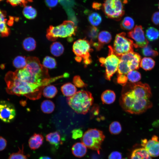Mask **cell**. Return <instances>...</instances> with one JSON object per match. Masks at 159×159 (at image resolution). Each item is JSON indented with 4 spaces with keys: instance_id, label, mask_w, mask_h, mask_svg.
Here are the masks:
<instances>
[{
    "instance_id": "7a4b0ae2",
    "label": "cell",
    "mask_w": 159,
    "mask_h": 159,
    "mask_svg": "<svg viewBox=\"0 0 159 159\" xmlns=\"http://www.w3.org/2000/svg\"><path fill=\"white\" fill-rule=\"evenodd\" d=\"M119 102L122 109L131 114H139L152 107L150 99L138 98L134 95L128 82L123 86Z\"/></svg>"
},
{
    "instance_id": "db71d44e",
    "label": "cell",
    "mask_w": 159,
    "mask_h": 159,
    "mask_svg": "<svg viewBox=\"0 0 159 159\" xmlns=\"http://www.w3.org/2000/svg\"><path fill=\"white\" fill-rule=\"evenodd\" d=\"M61 0H59V1H61Z\"/></svg>"
},
{
    "instance_id": "3957f363",
    "label": "cell",
    "mask_w": 159,
    "mask_h": 159,
    "mask_svg": "<svg viewBox=\"0 0 159 159\" xmlns=\"http://www.w3.org/2000/svg\"><path fill=\"white\" fill-rule=\"evenodd\" d=\"M69 106L78 114H85L93 104L94 99L90 92L81 90L67 98Z\"/></svg>"
},
{
    "instance_id": "7402d4cb",
    "label": "cell",
    "mask_w": 159,
    "mask_h": 159,
    "mask_svg": "<svg viewBox=\"0 0 159 159\" xmlns=\"http://www.w3.org/2000/svg\"><path fill=\"white\" fill-rule=\"evenodd\" d=\"M64 50V48L63 45L59 42H54L50 46V52L52 55L56 57L61 55L63 53Z\"/></svg>"
},
{
    "instance_id": "816d5d0a",
    "label": "cell",
    "mask_w": 159,
    "mask_h": 159,
    "mask_svg": "<svg viewBox=\"0 0 159 159\" xmlns=\"http://www.w3.org/2000/svg\"><path fill=\"white\" fill-rule=\"evenodd\" d=\"M158 7H159V5H158Z\"/></svg>"
},
{
    "instance_id": "52a82bcc",
    "label": "cell",
    "mask_w": 159,
    "mask_h": 159,
    "mask_svg": "<svg viewBox=\"0 0 159 159\" xmlns=\"http://www.w3.org/2000/svg\"><path fill=\"white\" fill-rule=\"evenodd\" d=\"M127 2V0H105L102 8L107 17L119 21L125 14L124 4Z\"/></svg>"
},
{
    "instance_id": "5b68a950",
    "label": "cell",
    "mask_w": 159,
    "mask_h": 159,
    "mask_svg": "<svg viewBox=\"0 0 159 159\" xmlns=\"http://www.w3.org/2000/svg\"><path fill=\"white\" fill-rule=\"evenodd\" d=\"M120 58L118 74L126 75L130 71L139 68L141 57L138 53L131 52L122 55Z\"/></svg>"
},
{
    "instance_id": "4fadbf2b",
    "label": "cell",
    "mask_w": 159,
    "mask_h": 159,
    "mask_svg": "<svg viewBox=\"0 0 159 159\" xmlns=\"http://www.w3.org/2000/svg\"><path fill=\"white\" fill-rule=\"evenodd\" d=\"M127 35L135 42L134 43L135 48H143L148 44V42L141 25L136 26L132 30L128 33Z\"/></svg>"
},
{
    "instance_id": "ac0fdd59",
    "label": "cell",
    "mask_w": 159,
    "mask_h": 159,
    "mask_svg": "<svg viewBox=\"0 0 159 159\" xmlns=\"http://www.w3.org/2000/svg\"><path fill=\"white\" fill-rule=\"evenodd\" d=\"M72 151L75 156L79 158H82L87 152V147L82 142H77L72 146Z\"/></svg>"
},
{
    "instance_id": "8d00e7d4",
    "label": "cell",
    "mask_w": 159,
    "mask_h": 159,
    "mask_svg": "<svg viewBox=\"0 0 159 159\" xmlns=\"http://www.w3.org/2000/svg\"><path fill=\"white\" fill-rule=\"evenodd\" d=\"M109 130L110 133L112 134H118L121 132L122 130L121 124L118 122L113 121L110 125Z\"/></svg>"
},
{
    "instance_id": "74e56055",
    "label": "cell",
    "mask_w": 159,
    "mask_h": 159,
    "mask_svg": "<svg viewBox=\"0 0 159 159\" xmlns=\"http://www.w3.org/2000/svg\"><path fill=\"white\" fill-rule=\"evenodd\" d=\"M8 159H28L27 155L24 153L23 145L21 148H19L18 152L11 154Z\"/></svg>"
},
{
    "instance_id": "4dcf8cb0",
    "label": "cell",
    "mask_w": 159,
    "mask_h": 159,
    "mask_svg": "<svg viewBox=\"0 0 159 159\" xmlns=\"http://www.w3.org/2000/svg\"><path fill=\"white\" fill-rule=\"evenodd\" d=\"M88 20L92 26H95L100 24L102 21V18L99 14L97 12H93L89 15Z\"/></svg>"
},
{
    "instance_id": "bcb514c9",
    "label": "cell",
    "mask_w": 159,
    "mask_h": 159,
    "mask_svg": "<svg viewBox=\"0 0 159 159\" xmlns=\"http://www.w3.org/2000/svg\"><path fill=\"white\" fill-rule=\"evenodd\" d=\"M59 0H45L47 5L49 7L55 6L58 4Z\"/></svg>"
},
{
    "instance_id": "f546056e",
    "label": "cell",
    "mask_w": 159,
    "mask_h": 159,
    "mask_svg": "<svg viewBox=\"0 0 159 159\" xmlns=\"http://www.w3.org/2000/svg\"><path fill=\"white\" fill-rule=\"evenodd\" d=\"M99 30L95 26H92L88 28L87 35L90 39L89 41L92 44L97 39L98 35Z\"/></svg>"
},
{
    "instance_id": "60d3db41",
    "label": "cell",
    "mask_w": 159,
    "mask_h": 159,
    "mask_svg": "<svg viewBox=\"0 0 159 159\" xmlns=\"http://www.w3.org/2000/svg\"><path fill=\"white\" fill-rule=\"evenodd\" d=\"M127 80L128 79L126 74H117V82L118 84L123 86L127 83Z\"/></svg>"
},
{
    "instance_id": "83f0119b",
    "label": "cell",
    "mask_w": 159,
    "mask_h": 159,
    "mask_svg": "<svg viewBox=\"0 0 159 159\" xmlns=\"http://www.w3.org/2000/svg\"><path fill=\"white\" fill-rule=\"evenodd\" d=\"M22 46L24 49L27 51H33L35 49L36 47V41L32 37H27L24 40Z\"/></svg>"
},
{
    "instance_id": "44dd1931",
    "label": "cell",
    "mask_w": 159,
    "mask_h": 159,
    "mask_svg": "<svg viewBox=\"0 0 159 159\" xmlns=\"http://www.w3.org/2000/svg\"><path fill=\"white\" fill-rule=\"evenodd\" d=\"M61 90L64 96L68 97L74 95L76 92L77 89L74 85L68 82L61 87Z\"/></svg>"
},
{
    "instance_id": "5bb4252c",
    "label": "cell",
    "mask_w": 159,
    "mask_h": 159,
    "mask_svg": "<svg viewBox=\"0 0 159 159\" xmlns=\"http://www.w3.org/2000/svg\"><path fill=\"white\" fill-rule=\"evenodd\" d=\"M141 145L151 157H155L159 155V140L157 136L153 135L148 140L146 139H143Z\"/></svg>"
},
{
    "instance_id": "e575fe53",
    "label": "cell",
    "mask_w": 159,
    "mask_h": 159,
    "mask_svg": "<svg viewBox=\"0 0 159 159\" xmlns=\"http://www.w3.org/2000/svg\"><path fill=\"white\" fill-rule=\"evenodd\" d=\"M42 64V65L47 69H54L57 65V62L55 59L52 57L49 56H47L44 58Z\"/></svg>"
},
{
    "instance_id": "f907efd6",
    "label": "cell",
    "mask_w": 159,
    "mask_h": 159,
    "mask_svg": "<svg viewBox=\"0 0 159 159\" xmlns=\"http://www.w3.org/2000/svg\"><path fill=\"white\" fill-rule=\"evenodd\" d=\"M3 0H0V2Z\"/></svg>"
},
{
    "instance_id": "681fc988",
    "label": "cell",
    "mask_w": 159,
    "mask_h": 159,
    "mask_svg": "<svg viewBox=\"0 0 159 159\" xmlns=\"http://www.w3.org/2000/svg\"><path fill=\"white\" fill-rule=\"evenodd\" d=\"M39 159H51L50 157L47 156H42L40 157Z\"/></svg>"
},
{
    "instance_id": "ba28073f",
    "label": "cell",
    "mask_w": 159,
    "mask_h": 159,
    "mask_svg": "<svg viewBox=\"0 0 159 159\" xmlns=\"http://www.w3.org/2000/svg\"><path fill=\"white\" fill-rule=\"evenodd\" d=\"M91 44L85 39H79L75 41L72 46V50L76 55L75 60L78 62H80L82 60L85 66L92 62L90 52Z\"/></svg>"
},
{
    "instance_id": "c3c4849f",
    "label": "cell",
    "mask_w": 159,
    "mask_h": 159,
    "mask_svg": "<svg viewBox=\"0 0 159 159\" xmlns=\"http://www.w3.org/2000/svg\"><path fill=\"white\" fill-rule=\"evenodd\" d=\"M92 7L95 10H99L102 8V4L97 2H93L92 5Z\"/></svg>"
},
{
    "instance_id": "ee69618b",
    "label": "cell",
    "mask_w": 159,
    "mask_h": 159,
    "mask_svg": "<svg viewBox=\"0 0 159 159\" xmlns=\"http://www.w3.org/2000/svg\"><path fill=\"white\" fill-rule=\"evenodd\" d=\"M108 159H122L121 153L118 151H115L112 152L109 155Z\"/></svg>"
},
{
    "instance_id": "6da1fadb",
    "label": "cell",
    "mask_w": 159,
    "mask_h": 159,
    "mask_svg": "<svg viewBox=\"0 0 159 159\" xmlns=\"http://www.w3.org/2000/svg\"><path fill=\"white\" fill-rule=\"evenodd\" d=\"M5 80L8 93L18 96H24L35 100L40 98L44 87L37 84H28L18 79L14 72H9L6 75Z\"/></svg>"
},
{
    "instance_id": "2e32d148",
    "label": "cell",
    "mask_w": 159,
    "mask_h": 159,
    "mask_svg": "<svg viewBox=\"0 0 159 159\" xmlns=\"http://www.w3.org/2000/svg\"><path fill=\"white\" fill-rule=\"evenodd\" d=\"M44 137L42 135L39 133H34L29 138L28 144L30 148L32 150H36L42 144Z\"/></svg>"
},
{
    "instance_id": "4316f807",
    "label": "cell",
    "mask_w": 159,
    "mask_h": 159,
    "mask_svg": "<svg viewBox=\"0 0 159 159\" xmlns=\"http://www.w3.org/2000/svg\"><path fill=\"white\" fill-rule=\"evenodd\" d=\"M145 35L148 40L153 41L158 39L159 37V31L153 27H148L146 31Z\"/></svg>"
},
{
    "instance_id": "7bdbcfd3",
    "label": "cell",
    "mask_w": 159,
    "mask_h": 159,
    "mask_svg": "<svg viewBox=\"0 0 159 159\" xmlns=\"http://www.w3.org/2000/svg\"><path fill=\"white\" fill-rule=\"evenodd\" d=\"M100 108L97 105H94L91 108L90 111V115L91 118H92L97 115L99 112Z\"/></svg>"
},
{
    "instance_id": "e0dca14e",
    "label": "cell",
    "mask_w": 159,
    "mask_h": 159,
    "mask_svg": "<svg viewBox=\"0 0 159 159\" xmlns=\"http://www.w3.org/2000/svg\"><path fill=\"white\" fill-rule=\"evenodd\" d=\"M6 13L0 9V36L7 37L9 34L10 30L6 25Z\"/></svg>"
},
{
    "instance_id": "9a60e30c",
    "label": "cell",
    "mask_w": 159,
    "mask_h": 159,
    "mask_svg": "<svg viewBox=\"0 0 159 159\" xmlns=\"http://www.w3.org/2000/svg\"><path fill=\"white\" fill-rule=\"evenodd\" d=\"M111 34L108 31H103L100 32L98 36V42H95L92 45L97 50H100L105 44L109 43L112 40Z\"/></svg>"
},
{
    "instance_id": "f35d334b",
    "label": "cell",
    "mask_w": 159,
    "mask_h": 159,
    "mask_svg": "<svg viewBox=\"0 0 159 159\" xmlns=\"http://www.w3.org/2000/svg\"><path fill=\"white\" fill-rule=\"evenodd\" d=\"M32 1V0H6L7 2L13 6L18 5L25 6L27 3Z\"/></svg>"
},
{
    "instance_id": "d6986e66",
    "label": "cell",
    "mask_w": 159,
    "mask_h": 159,
    "mask_svg": "<svg viewBox=\"0 0 159 159\" xmlns=\"http://www.w3.org/2000/svg\"><path fill=\"white\" fill-rule=\"evenodd\" d=\"M131 159H152V158L144 148H139L133 150L131 155Z\"/></svg>"
},
{
    "instance_id": "9c48e42d",
    "label": "cell",
    "mask_w": 159,
    "mask_h": 159,
    "mask_svg": "<svg viewBox=\"0 0 159 159\" xmlns=\"http://www.w3.org/2000/svg\"><path fill=\"white\" fill-rule=\"evenodd\" d=\"M109 52L106 58L100 57V62L101 66L105 68V77L108 80H110L113 75L117 71L120 61V58L114 52L112 47L108 46Z\"/></svg>"
},
{
    "instance_id": "8992f818",
    "label": "cell",
    "mask_w": 159,
    "mask_h": 159,
    "mask_svg": "<svg viewBox=\"0 0 159 159\" xmlns=\"http://www.w3.org/2000/svg\"><path fill=\"white\" fill-rule=\"evenodd\" d=\"M105 138L103 132L96 128L89 129L84 134L81 140L87 147L100 154L102 143Z\"/></svg>"
},
{
    "instance_id": "277c9868",
    "label": "cell",
    "mask_w": 159,
    "mask_h": 159,
    "mask_svg": "<svg viewBox=\"0 0 159 159\" xmlns=\"http://www.w3.org/2000/svg\"><path fill=\"white\" fill-rule=\"evenodd\" d=\"M77 26L72 21H64L57 26H50L47 30L46 37L49 40L54 41L58 38H65L75 35Z\"/></svg>"
},
{
    "instance_id": "1f68e13d",
    "label": "cell",
    "mask_w": 159,
    "mask_h": 159,
    "mask_svg": "<svg viewBox=\"0 0 159 159\" xmlns=\"http://www.w3.org/2000/svg\"><path fill=\"white\" fill-rule=\"evenodd\" d=\"M13 66L18 69L25 67L27 64L26 58L22 56L16 57L13 62Z\"/></svg>"
},
{
    "instance_id": "cb8c5ba5",
    "label": "cell",
    "mask_w": 159,
    "mask_h": 159,
    "mask_svg": "<svg viewBox=\"0 0 159 159\" xmlns=\"http://www.w3.org/2000/svg\"><path fill=\"white\" fill-rule=\"evenodd\" d=\"M57 92L58 90L56 87L53 85H49L44 88L42 93L44 97L52 98L56 96Z\"/></svg>"
},
{
    "instance_id": "836d02e7",
    "label": "cell",
    "mask_w": 159,
    "mask_h": 159,
    "mask_svg": "<svg viewBox=\"0 0 159 159\" xmlns=\"http://www.w3.org/2000/svg\"><path fill=\"white\" fill-rule=\"evenodd\" d=\"M128 80L130 82L135 83L138 82L141 79L140 73L135 70H131L127 74Z\"/></svg>"
},
{
    "instance_id": "f1b7e54d",
    "label": "cell",
    "mask_w": 159,
    "mask_h": 159,
    "mask_svg": "<svg viewBox=\"0 0 159 159\" xmlns=\"http://www.w3.org/2000/svg\"><path fill=\"white\" fill-rule=\"evenodd\" d=\"M22 12L25 17L29 19H34L37 15L36 10L31 6H24Z\"/></svg>"
},
{
    "instance_id": "d4e9b609",
    "label": "cell",
    "mask_w": 159,
    "mask_h": 159,
    "mask_svg": "<svg viewBox=\"0 0 159 159\" xmlns=\"http://www.w3.org/2000/svg\"><path fill=\"white\" fill-rule=\"evenodd\" d=\"M46 140L52 145H58L60 142L61 136L57 131L50 132L46 136Z\"/></svg>"
},
{
    "instance_id": "d590c367",
    "label": "cell",
    "mask_w": 159,
    "mask_h": 159,
    "mask_svg": "<svg viewBox=\"0 0 159 159\" xmlns=\"http://www.w3.org/2000/svg\"><path fill=\"white\" fill-rule=\"evenodd\" d=\"M142 52L143 54L145 57H155L158 54V52L153 49L150 45L142 48Z\"/></svg>"
},
{
    "instance_id": "d6a6232c",
    "label": "cell",
    "mask_w": 159,
    "mask_h": 159,
    "mask_svg": "<svg viewBox=\"0 0 159 159\" xmlns=\"http://www.w3.org/2000/svg\"><path fill=\"white\" fill-rule=\"evenodd\" d=\"M120 25L121 28L123 29L131 30L134 26V21L131 17L126 16L123 19Z\"/></svg>"
},
{
    "instance_id": "b9f144b4",
    "label": "cell",
    "mask_w": 159,
    "mask_h": 159,
    "mask_svg": "<svg viewBox=\"0 0 159 159\" xmlns=\"http://www.w3.org/2000/svg\"><path fill=\"white\" fill-rule=\"evenodd\" d=\"M72 138L74 139H76L81 138L83 135L82 130L80 128L75 129L72 131Z\"/></svg>"
},
{
    "instance_id": "ab89813d",
    "label": "cell",
    "mask_w": 159,
    "mask_h": 159,
    "mask_svg": "<svg viewBox=\"0 0 159 159\" xmlns=\"http://www.w3.org/2000/svg\"><path fill=\"white\" fill-rule=\"evenodd\" d=\"M73 82L74 85L79 88H82L87 86L79 75L74 76L73 79Z\"/></svg>"
},
{
    "instance_id": "8fae6325",
    "label": "cell",
    "mask_w": 159,
    "mask_h": 159,
    "mask_svg": "<svg viewBox=\"0 0 159 159\" xmlns=\"http://www.w3.org/2000/svg\"><path fill=\"white\" fill-rule=\"evenodd\" d=\"M26 61L25 68L29 72L44 79L50 78L47 69L41 64L38 58L29 57L26 58Z\"/></svg>"
},
{
    "instance_id": "f6af8a7d",
    "label": "cell",
    "mask_w": 159,
    "mask_h": 159,
    "mask_svg": "<svg viewBox=\"0 0 159 159\" xmlns=\"http://www.w3.org/2000/svg\"><path fill=\"white\" fill-rule=\"evenodd\" d=\"M152 21L155 24L159 25V11L155 12L153 14Z\"/></svg>"
},
{
    "instance_id": "7c38bea8",
    "label": "cell",
    "mask_w": 159,
    "mask_h": 159,
    "mask_svg": "<svg viewBox=\"0 0 159 159\" xmlns=\"http://www.w3.org/2000/svg\"><path fill=\"white\" fill-rule=\"evenodd\" d=\"M16 114V110L12 104L6 101H0V120L5 122H10L14 119Z\"/></svg>"
},
{
    "instance_id": "ffe728a7",
    "label": "cell",
    "mask_w": 159,
    "mask_h": 159,
    "mask_svg": "<svg viewBox=\"0 0 159 159\" xmlns=\"http://www.w3.org/2000/svg\"><path fill=\"white\" fill-rule=\"evenodd\" d=\"M116 95L112 90H107L103 92L101 95V99L104 104H110L114 102Z\"/></svg>"
},
{
    "instance_id": "30bf717a",
    "label": "cell",
    "mask_w": 159,
    "mask_h": 159,
    "mask_svg": "<svg viewBox=\"0 0 159 159\" xmlns=\"http://www.w3.org/2000/svg\"><path fill=\"white\" fill-rule=\"evenodd\" d=\"M126 33L117 34L115 37L113 49L115 54L119 58L122 55L133 52L134 42L126 37Z\"/></svg>"
},
{
    "instance_id": "f5cc1de1",
    "label": "cell",
    "mask_w": 159,
    "mask_h": 159,
    "mask_svg": "<svg viewBox=\"0 0 159 159\" xmlns=\"http://www.w3.org/2000/svg\"><path fill=\"white\" fill-rule=\"evenodd\" d=\"M126 159V158H124V159Z\"/></svg>"
},
{
    "instance_id": "7dc6e473",
    "label": "cell",
    "mask_w": 159,
    "mask_h": 159,
    "mask_svg": "<svg viewBox=\"0 0 159 159\" xmlns=\"http://www.w3.org/2000/svg\"><path fill=\"white\" fill-rule=\"evenodd\" d=\"M7 145V141L2 137L0 136V151H2L6 148Z\"/></svg>"
},
{
    "instance_id": "484cf974",
    "label": "cell",
    "mask_w": 159,
    "mask_h": 159,
    "mask_svg": "<svg viewBox=\"0 0 159 159\" xmlns=\"http://www.w3.org/2000/svg\"><path fill=\"white\" fill-rule=\"evenodd\" d=\"M55 105L52 101L49 100L43 101L41 105L42 111L44 113L49 114L52 113L55 108Z\"/></svg>"
},
{
    "instance_id": "603a6c76",
    "label": "cell",
    "mask_w": 159,
    "mask_h": 159,
    "mask_svg": "<svg viewBox=\"0 0 159 159\" xmlns=\"http://www.w3.org/2000/svg\"><path fill=\"white\" fill-rule=\"evenodd\" d=\"M155 64V61L152 58L144 57L141 60L140 67L145 70L148 71L153 68Z\"/></svg>"
}]
</instances>
